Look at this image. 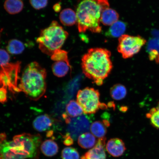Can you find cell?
<instances>
[{"instance_id": "cell-17", "label": "cell", "mask_w": 159, "mask_h": 159, "mask_svg": "<svg viewBox=\"0 0 159 159\" xmlns=\"http://www.w3.org/2000/svg\"><path fill=\"white\" fill-rule=\"evenodd\" d=\"M79 146L84 149L93 148L96 144V139L94 135L86 132L80 135L78 138Z\"/></svg>"}, {"instance_id": "cell-5", "label": "cell", "mask_w": 159, "mask_h": 159, "mask_svg": "<svg viewBox=\"0 0 159 159\" xmlns=\"http://www.w3.org/2000/svg\"><path fill=\"white\" fill-rule=\"evenodd\" d=\"M68 36L57 21H53L48 27L41 30L36 42L42 52L51 56L55 51L61 49Z\"/></svg>"}, {"instance_id": "cell-16", "label": "cell", "mask_w": 159, "mask_h": 159, "mask_svg": "<svg viewBox=\"0 0 159 159\" xmlns=\"http://www.w3.org/2000/svg\"><path fill=\"white\" fill-rule=\"evenodd\" d=\"M126 27V23L124 22L117 21L111 26L110 28L106 33V35L112 38H119L124 35Z\"/></svg>"}, {"instance_id": "cell-30", "label": "cell", "mask_w": 159, "mask_h": 159, "mask_svg": "<svg viewBox=\"0 0 159 159\" xmlns=\"http://www.w3.org/2000/svg\"><path fill=\"white\" fill-rule=\"evenodd\" d=\"M7 89L3 87L0 88V103L2 104H4L7 101Z\"/></svg>"}, {"instance_id": "cell-20", "label": "cell", "mask_w": 159, "mask_h": 159, "mask_svg": "<svg viewBox=\"0 0 159 159\" xmlns=\"http://www.w3.org/2000/svg\"><path fill=\"white\" fill-rule=\"evenodd\" d=\"M66 110L68 116L72 118L80 116L84 113L80 105L75 100L70 101L66 105Z\"/></svg>"}, {"instance_id": "cell-24", "label": "cell", "mask_w": 159, "mask_h": 159, "mask_svg": "<svg viewBox=\"0 0 159 159\" xmlns=\"http://www.w3.org/2000/svg\"><path fill=\"white\" fill-rule=\"evenodd\" d=\"M146 116L152 126L159 129V101L156 107L151 109L147 113Z\"/></svg>"}, {"instance_id": "cell-2", "label": "cell", "mask_w": 159, "mask_h": 159, "mask_svg": "<svg viewBox=\"0 0 159 159\" xmlns=\"http://www.w3.org/2000/svg\"><path fill=\"white\" fill-rule=\"evenodd\" d=\"M111 55V52L106 49H89L81 59V67L85 76L97 85H102L113 68Z\"/></svg>"}, {"instance_id": "cell-15", "label": "cell", "mask_w": 159, "mask_h": 159, "mask_svg": "<svg viewBox=\"0 0 159 159\" xmlns=\"http://www.w3.org/2000/svg\"><path fill=\"white\" fill-rule=\"evenodd\" d=\"M40 149L45 156L52 157L58 153L59 147L54 140L52 139H48L42 143Z\"/></svg>"}, {"instance_id": "cell-14", "label": "cell", "mask_w": 159, "mask_h": 159, "mask_svg": "<svg viewBox=\"0 0 159 159\" xmlns=\"http://www.w3.org/2000/svg\"><path fill=\"white\" fill-rule=\"evenodd\" d=\"M59 20L63 25L66 26H71L77 23L76 13L72 9H65L60 14Z\"/></svg>"}, {"instance_id": "cell-18", "label": "cell", "mask_w": 159, "mask_h": 159, "mask_svg": "<svg viewBox=\"0 0 159 159\" xmlns=\"http://www.w3.org/2000/svg\"><path fill=\"white\" fill-rule=\"evenodd\" d=\"M23 2L21 0H6L4 7L6 11L11 15H15L22 11Z\"/></svg>"}, {"instance_id": "cell-31", "label": "cell", "mask_w": 159, "mask_h": 159, "mask_svg": "<svg viewBox=\"0 0 159 159\" xmlns=\"http://www.w3.org/2000/svg\"><path fill=\"white\" fill-rule=\"evenodd\" d=\"M63 138L64 139L63 144L66 146H71L74 143V139H73L69 133H67L66 134L63 136Z\"/></svg>"}, {"instance_id": "cell-9", "label": "cell", "mask_w": 159, "mask_h": 159, "mask_svg": "<svg viewBox=\"0 0 159 159\" xmlns=\"http://www.w3.org/2000/svg\"><path fill=\"white\" fill-rule=\"evenodd\" d=\"M106 140L105 137L99 139L94 148L83 155L81 159H106L104 149Z\"/></svg>"}, {"instance_id": "cell-25", "label": "cell", "mask_w": 159, "mask_h": 159, "mask_svg": "<svg viewBox=\"0 0 159 159\" xmlns=\"http://www.w3.org/2000/svg\"><path fill=\"white\" fill-rule=\"evenodd\" d=\"M51 59L55 62L63 61L70 65L68 58V52L63 50L58 49L55 51L51 56Z\"/></svg>"}, {"instance_id": "cell-7", "label": "cell", "mask_w": 159, "mask_h": 159, "mask_svg": "<svg viewBox=\"0 0 159 159\" xmlns=\"http://www.w3.org/2000/svg\"><path fill=\"white\" fill-rule=\"evenodd\" d=\"M21 62L9 63L0 67V84L13 94L21 92L18 86Z\"/></svg>"}, {"instance_id": "cell-8", "label": "cell", "mask_w": 159, "mask_h": 159, "mask_svg": "<svg viewBox=\"0 0 159 159\" xmlns=\"http://www.w3.org/2000/svg\"><path fill=\"white\" fill-rule=\"evenodd\" d=\"M118 41L117 49L125 59L130 58L137 54L146 43V40L140 36L127 34L119 38Z\"/></svg>"}, {"instance_id": "cell-11", "label": "cell", "mask_w": 159, "mask_h": 159, "mask_svg": "<svg viewBox=\"0 0 159 159\" xmlns=\"http://www.w3.org/2000/svg\"><path fill=\"white\" fill-rule=\"evenodd\" d=\"M82 118L81 121H77L75 119L74 121L71 120L68 128L69 134L74 139L83 134V133L88 131L89 125L88 121L84 118Z\"/></svg>"}, {"instance_id": "cell-29", "label": "cell", "mask_w": 159, "mask_h": 159, "mask_svg": "<svg viewBox=\"0 0 159 159\" xmlns=\"http://www.w3.org/2000/svg\"><path fill=\"white\" fill-rule=\"evenodd\" d=\"M10 57L8 52L4 49H0V67L9 63Z\"/></svg>"}, {"instance_id": "cell-21", "label": "cell", "mask_w": 159, "mask_h": 159, "mask_svg": "<svg viewBox=\"0 0 159 159\" xmlns=\"http://www.w3.org/2000/svg\"><path fill=\"white\" fill-rule=\"evenodd\" d=\"M8 52L13 55L21 54L25 49V46L21 41L17 39L10 40L7 46Z\"/></svg>"}, {"instance_id": "cell-32", "label": "cell", "mask_w": 159, "mask_h": 159, "mask_svg": "<svg viewBox=\"0 0 159 159\" xmlns=\"http://www.w3.org/2000/svg\"><path fill=\"white\" fill-rule=\"evenodd\" d=\"M53 8L56 12H59L61 11V9L60 3H56L55 4L53 5Z\"/></svg>"}, {"instance_id": "cell-23", "label": "cell", "mask_w": 159, "mask_h": 159, "mask_svg": "<svg viewBox=\"0 0 159 159\" xmlns=\"http://www.w3.org/2000/svg\"><path fill=\"white\" fill-rule=\"evenodd\" d=\"M127 93L126 87L120 84L113 85L110 90L111 97L115 100H120L125 98Z\"/></svg>"}, {"instance_id": "cell-22", "label": "cell", "mask_w": 159, "mask_h": 159, "mask_svg": "<svg viewBox=\"0 0 159 159\" xmlns=\"http://www.w3.org/2000/svg\"><path fill=\"white\" fill-rule=\"evenodd\" d=\"M106 126L104 123L97 121L92 123L90 129L93 135L99 139L104 138L107 133Z\"/></svg>"}, {"instance_id": "cell-19", "label": "cell", "mask_w": 159, "mask_h": 159, "mask_svg": "<svg viewBox=\"0 0 159 159\" xmlns=\"http://www.w3.org/2000/svg\"><path fill=\"white\" fill-rule=\"evenodd\" d=\"M70 69L71 70V66L63 61H56L53 63L52 66L53 74L58 77L65 76L68 73Z\"/></svg>"}, {"instance_id": "cell-10", "label": "cell", "mask_w": 159, "mask_h": 159, "mask_svg": "<svg viewBox=\"0 0 159 159\" xmlns=\"http://www.w3.org/2000/svg\"><path fill=\"white\" fill-rule=\"evenodd\" d=\"M106 148L108 153L115 157L122 156L126 150L124 141L117 138L110 139L107 143Z\"/></svg>"}, {"instance_id": "cell-6", "label": "cell", "mask_w": 159, "mask_h": 159, "mask_svg": "<svg viewBox=\"0 0 159 159\" xmlns=\"http://www.w3.org/2000/svg\"><path fill=\"white\" fill-rule=\"evenodd\" d=\"M99 97L100 93L98 90L86 87L77 93V101L82 107L85 114H94L99 109H103L105 105L99 101Z\"/></svg>"}, {"instance_id": "cell-13", "label": "cell", "mask_w": 159, "mask_h": 159, "mask_svg": "<svg viewBox=\"0 0 159 159\" xmlns=\"http://www.w3.org/2000/svg\"><path fill=\"white\" fill-rule=\"evenodd\" d=\"M119 15L115 10L108 7L105 9L101 14V23L103 25L111 26L118 21Z\"/></svg>"}, {"instance_id": "cell-27", "label": "cell", "mask_w": 159, "mask_h": 159, "mask_svg": "<svg viewBox=\"0 0 159 159\" xmlns=\"http://www.w3.org/2000/svg\"><path fill=\"white\" fill-rule=\"evenodd\" d=\"M61 158L63 159H79V153L76 149L72 147H67L61 152Z\"/></svg>"}, {"instance_id": "cell-33", "label": "cell", "mask_w": 159, "mask_h": 159, "mask_svg": "<svg viewBox=\"0 0 159 159\" xmlns=\"http://www.w3.org/2000/svg\"><path fill=\"white\" fill-rule=\"evenodd\" d=\"M2 30H0V36H1V32Z\"/></svg>"}, {"instance_id": "cell-1", "label": "cell", "mask_w": 159, "mask_h": 159, "mask_svg": "<svg viewBox=\"0 0 159 159\" xmlns=\"http://www.w3.org/2000/svg\"><path fill=\"white\" fill-rule=\"evenodd\" d=\"M42 137L28 133L16 135L8 140L5 133L0 134V159H39Z\"/></svg>"}, {"instance_id": "cell-28", "label": "cell", "mask_w": 159, "mask_h": 159, "mask_svg": "<svg viewBox=\"0 0 159 159\" xmlns=\"http://www.w3.org/2000/svg\"><path fill=\"white\" fill-rule=\"evenodd\" d=\"M32 7L36 10L44 8L48 3V0H30Z\"/></svg>"}, {"instance_id": "cell-26", "label": "cell", "mask_w": 159, "mask_h": 159, "mask_svg": "<svg viewBox=\"0 0 159 159\" xmlns=\"http://www.w3.org/2000/svg\"><path fill=\"white\" fill-rule=\"evenodd\" d=\"M153 33V37L149 40L147 50L148 52L154 51L159 53V32L156 31Z\"/></svg>"}, {"instance_id": "cell-3", "label": "cell", "mask_w": 159, "mask_h": 159, "mask_svg": "<svg viewBox=\"0 0 159 159\" xmlns=\"http://www.w3.org/2000/svg\"><path fill=\"white\" fill-rule=\"evenodd\" d=\"M109 7L108 0H82L77 6L76 12L79 32L89 30L93 33H101V14Z\"/></svg>"}, {"instance_id": "cell-4", "label": "cell", "mask_w": 159, "mask_h": 159, "mask_svg": "<svg viewBox=\"0 0 159 159\" xmlns=\"http://www.w3.org/2000/svg\"><path fill=\"white\" fill-rule=\"evenodd\" d=\"M47 76L46 69L37 61H33L24 69L19 88L31 100H38L46 91Z\"/></svg>"}, {"instance_id": "cell-12", "label": "cell", "mask_w": 159, "mask_h": 159, "mask_svg": "<svg viewBox=\"0 0 159 159\" xmlns=\"http://www.w3.org/2000/svg\"><path fill=\"white\" fill-rule=\"evenodd\" d=\"M53 121L47 114L40 115L34 120V128L39 132H43L48 130L53 124Z\"/></svg>"}]
</instances>
